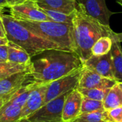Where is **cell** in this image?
Segmentation results:
<instances>
[{"label": "cell", "mask_w": 122, "mask_h": 122, "mask_svg": "<svg viewBox=\"0 0 122 122\" xmlns=\"http://www.w3.org/2000/svg\"><path fill=\"white\" fill-rule=\"evenodd\" d=\"M113 40L109 36H102L99 38L92 48V55L102 56L108 54L112 49Z\"/></svg>", "instance_id": "cell-22"}, {"label": "cell", "mask_w": 122, "mask_h": 122, "mask_svg": "<svg viewBox=\"0 0 122 122\" xmlns=\"http://www.w3.org/2000/svg\"><path fill=\"white\" fill-rule=\"evenodd\" d=\"M103 104L104 109L107 112L122 107V92L117 84L111 88L104 98Z\"/></svg>", "instance_id": "cell-18"}, {"label": "cell", "mask_w": 122, "mask_h": 122, "mask_svg": "<svg viewBox=\"0 0 122 122\" xmlns=\"http://www.w3.org/2000/svg\"><path fill=\"white\" fill-rule=\"evenodd\" d=\"M0 60L8 61V46L6 45H0Z\"/></svg>", "instance_id": "cell-26"}, {"label": "cell", "mask_w": 122, "mask_h": 122, "mask_svg": "<svg viewBox=\"0 0 122 122\" xmlns=\"http://www.w3.org/2000/svg\"><path fill=\"white\" fill-rule=\"evenodd\" d=\"M1 62H4V61H2L1 60H0V63H1Z\"/></svg>", "instance_id": "cell-37"}, {"label": "cell", "mask_w": 122, "mask_h": 122, "mask_svg": "<svg viewBox=\"0 0 122 122\" xmlns=\"http://www.w3.org/2000/svg\"><path fill=\"white\" fill-rule=\"evenodd\" d=\"M111 89H83L78 88V90L82 94L83 97H86L91 99L97 101H104V98L107 95Z\"/></svg>", "instance_id": "cell-24"}, {"label": "cell", "mask_w": 122, "mask_h": 122, "mask_svg": "<svg viewBox=\"0 0 122 122\" xmlns=\"http://www.w3.org/2000/svg\"><path fill=\"white\" fill-rule=\"evenodd\" d=\"M48 84H36L21 109V119L27 118L44 105Z\"/></svg>", "instance_id": "cell-10"}, {"label": "cell", "mask_w": 122, "mask_h": 122, "mask_svg": "<svg viewBox=\"0 0 122 122\" xmlns=\"http://www.w3.org/2000/svg\"><path fill=\"white\" fill-rule=\"evenodd\" d=\"M18 21L31 32L54 43L61 50L75 52L73 24L59 23L53 21Z\"/></svg>", "instance_id": "cell-4"}, {"label": "cell", "mask_w": 122, "mask_h": 122, "mask_svg": "<svg viewBox=\"0 0 122 122\" xmlns=\"http://www.w3.org/2000/svg\"><path fill=\"white\" fill-rule=\"evenodd\" d=\"M6 30H5V28H4L3 21H2V20L1 19V16H0V37H1V38L6 37Z\"/></svg>", "instance_id": "cell-28"}, {"label": "cell", "mask_w": 122, "mask_h": 122, "mask_svg": "<svg viewBox=\"0 0 122 122\" xmlns=\"http://www.w3.org/2000/svg\"><path fill=\"white\" fill-rule=\"evenodd\" d=\"M113 32L110 26L86 15L77 4L73 20V36L75 53L83 64L92 56V48L95 42L102 36L112 39Z\"/></svg>", "instance_id": "cell-2"}, {"label": "cell", "mask_w": 122, "mask_h": 122, "mask_svg": "<svg viewBox=\"0 0 122 122\" xmlns=\"http://www.w3.org/2000/svg\"><path fill=\"white\" fill-rule=\"evenodd\" d=\"M35 86L36 84H25L20 89L16 91L6 102L16 104L23 107L26 104L30 93L34 89Z\"/></svg>", "instance_id": "cell-19"}, {"label": "cell", "mask_w": 122, "mask_h": 122, "mask_svg": "<svg viewBox=\"0 0 122 122\" xmlns=\"http://www.w3.org/2000/svg\"><path fill=\"white\" fill-rule=\"evenodd\" d=\"M104 104L102 101H97L91 99L86 97H83L81 105V114L92 113L99 111H104Z\"/></svg>", "instance_id": "cell-25"}, {"label": "cell", "mask_w": 122, "mask_h": 122, "mask_svg": "<svg viewBox=\"0 0 122 122\" xmlns=\"http://www.w3.org/2000/svg\"><path fill=\"white\" fill-rule=\"evenodd\" d=\"M19 122H29V121L26 118H22L19 121Z\"/></svg>", "instance_id": "cell-33"}, {"label": "cell", "mask_w": 122, "mask_h": 122, "mask_svg": "<svg viewBox=\"0 0 122 122\" xmlns=\"http://www.w3.org/2000/svg\"><path fill=\"white\" fill-rule=\"evenodd\" d=\"M11 16L16 20L34 21H51L39 8L36 0H26L21 4L9 7Z\"/></svg>", "instance_id": "cell-7"}, {"label": "cell", "mask_w": 122, "mask_h": 122, "mask_svg": "<svg viewBox=\"0 0 122 122\" xmlns=\"http://www.w3.org/2000/svg\"><path fill=\"white\" fill-rule=\"evenodd\" d=\"M38 5L41 7L58 11L66 14L75 11L77 7L76 0H36Z\"/></svg>", "instance_id": "cell-14"}, {"label": "cell", "mask_w": 122, "mask_h": 122, "mask_svg": "<svg viewBox=\"0 0 122 122\" xmlns=\"http://www.w3.org/2000/svg\"><path fill=\"white\" fill-rule=\"evenodd\" d=\"M117 1H118V3H119V4H121L122 6V0H117Z\"/></svg>", "instance_id": "cell-35"}, {"label": "cell", "mask_w": 122, "mask_h": 122, "mask_svg": "<svg viewBox=\"0 0 122 122\" xmlns=\"http://www.w3.org/2000/svg\"><path fill=\"white\" fill-rule=\"evenodd\" d=\"M84 66L104 77L114 79L110 51L102 56L92 55L84 62Z\"/></svg>", "instance_id": "cell-11"}, {"label": "cell", "mask_w": 122, "mask_h": 122, "mask_svg": "<svg viewBox=\"0 0 122 122\" xmlns=\"http://www.w3.org/2000/svg\"><path fill=\"white\" fill-rule=\"evenodd\" d=\"M72 122H113L107 111L81 114Z\"/></svg>", "instance_id": "cell-21"}, {"label": "cell", "mask_w": 122, "mask_h": 122, "mask_svg": "<svg viewBox=\"0 0 122 122\" xmlns=\"http://www.w3.org/2000/svg\"><path fill=\"white\" fill-rule=\"evenodd\" d=\"M117 84H118L119 89H121V91H122V82H117Z\"/></svg>", "instance_id": "cell-34"}, {"label": "cell", "mask_w": 122, "mask_h": 122, "mask_svg": "<svg viewBox=\"0 0 122 122\" xmlns=\"http://www.w3.org/2000/svg\"><path fill=\"white\" fill-rule=\"evenodd\" d=\"M112 39H115L120 43L122 42V33H115L114 31L112 34Z\"/></svg>", "instance_id": "cell-29"}, {"label": "cell", "mask_w": 122, "mask_h": 122, "mask_svg": "<svg viewBox=\"0 0 122 122\" xmlns=\"http://www.w3.org/2000/svg\"><path fill=\"white\" fill-rule=\"evenodd\" d=\"M84 67L76 53L48 49L31 57L26 84H49Z\"/></svg>", "instance_id": "cell-1"}, {"label": "cell", "mask_w": 122, "mask_h": 122, "mask_svg": "<svg viewBox=\"0 0 122 122\" xmlns=\"http://www.w3.org/2000/svg\"><path fill=\"white\" fill-rule=\"evenodd\" d=\"M78 6L88 16L99 21L102 24L109 26V19L114 12L107 6L106 0H76Z\"/></svg>", "instance_id": "cell-8"}, {"label": "cell", "mask_w": 122, "mask_h": 122, "mask_svg": "<svg viewBox=\"0 0 122 122\" xmlns=\"http://www.w3.org/2000/svg\"><path fill=\"white\" fill-rule=\"evenodd\" d=\"M30 64H20L10 61L0 63V79L8 77L14 74L29 70Z\"/></svg>", "instance_id": "cell-20"}, {"label": "cell", "mask_w": 122, "mask_h": 122, "mask_svg": "<svg viewBox=\"0 0 122 122\" xmlns=\"http://www.w3.org/2000/svg\"><path fill=\"white\" fill-rule=\"evenodd\" d=\"M82 101L83 96L78 89L69 93L63 107V122H72L81 114Z\"/></svg>", "instance_id": "cell-12"}, {"label": "cell", "mask_w": 122, "mask_h": 122, "mask_svg": "<svg viewBox=\"0 0 122 122\" xmlns=\"http://www.w3.org/2000/svg\"><path fill=\"white\" fill-rule=\"evenodd\" d=\"M1 13H2V10L0 9V14H1Z\"/></svg>", "instance_id": "cell-36"}, {"label": "cell", "mask_w": 122, "mask_h": 122, "mask_svg": "<svg viewBox=\"0 0 122 122\" xmlns=\"http://www.w3.org/2000/svg\"><path fill=\"white\" fill-rule=\"evenodd\" d=\"M7 46L8 61L20 64H30L31 57L23 48L9 41L7 44Z\"/></svg>", "instance_id": "cell-16"}, {"label": "cell", "mask_w": 122, "mask_h": 122, "mask_svg": "<svg viewBox=\"0 0 122 122\" xmlns=\"http://www.w3.org/2000/svg\"><path fill=\"white\" fill-rule=\"evenodd\" d=\"M117 84V81L114 79L104 77L84 66L78 88L107 89L112 88Z\"/></svg>", "instance_id": "cell-9"}, {"label": "cell", "mask_w": 122, "mask_h": 122, "mask_svg": "<svg viewBox=\"0 0 122 122\" xmlns=\"http://www.w3.org/2000/svg\"><path fill=\"white\" fill-rule=\"evenodd\" d=\"M39 8L53 21L59 22V23H65V24H73L75 11L71 14H66L60 12L58 11H55L53 9H47V8H44L41 6H39Z\"/></svg>", "instance_id": "cell-23"}, {"label": "cell", "mask_w": 122, "mask_h": 122, "mask_svg": "<svg viewBox=\"0 0 122 122\" xmlns=\"http://www.w3.org/2000/svg\"><path fill=\"white\" fill-rule=\"evenodd\" d=\"M9 99V97H0V109L4 106V104Z\"/></svg>", "instance_id": "cell-30"}, {"label": "cell", "mask_w": 122, "mask_h": 122, "mask_svg": "<svg viewBox=\"0 0 122 122\" xmlns=\"http://www.w3.org/2000/svg\"><path fill=\"white\" fill-rule=\"evenodd\" d=\"M110 51L114 80L117 82H122V48L121 43L115 39Z\"/></svg>", "instance_id": "cell-15"}, {"label": "cell", "mask_w": 122, "mask_h": 122, "mask_svg": "<svg viewBox=\"0 0 122 122\" xmlns=\"http://www.w3.org/2000/svg\"><path fill=\"white\" fill-rule=\"evenodd\" d=\"M0 16L3 21L6 34V37L8 40L23 48L31 57L48 49L61 50L54 43L31 32L12 16L1 13Z\"/></svg>", "instance_id": "cell-3"}, {"label": "cell", "mask_w": 122, "mask_h": 122, "mask_svg": "<svg viewBox=\"0 0 122 122\" xmlns=\"http://www.w3.org/2000/svg\"><path fill=\"white\" fill-rule=\"evenodd\" d=\"M25 1H26V0H6L9 8L11 6H13L17 5V4H21Z\"/></svg>", "instance_id": "cell-27"}, {"label": "cell", "mask_w": 122, "mask_h": 122, "mask_svg": "<svg viewBox=\"0 0 122 122\" xmlns=\"http://www.w3.org/2000/svg\"><path fill=\"white\" fill-rule=\"evenodd\" d=\"M9 43V40L6 37H0V45H6Z\"/></svg>", "instance_id": "cell-32"}, {"label": "cell", "mask_w": 122, "mask_h": 122, "mask_svg": "<svg viewBox=\"0 0 122 122\" xmlns=\"http://www.w3.org/2000/svg\"><path fill=\"white\" fill-rule=\"evenodd\" d=\"M6 7H8V5L6 0H0V9L3 11V9Z\"/></svg>", "instance_id": "cell-31"}, {"label": "cell", "mask_w": 122, "mask_h": 122, "mask_svg": "<svg viewBox=\"0 0 122 122\" xmlns=\"http://www.w3.org/2000/svg\"><path fill=\"white\" fill-rule=\"evenodd\" d=\"M68 94H64L47 102L26 119L29 122H63V107Z\"/></svg>", "instance_id": "cell-6"}, {"label": "cell", "mask_w": 122, "mask_h": 122, "mask_svg": "<svg viewBox=\"0 0 122 122\" xmlns=\"http://www.w3.org/2000/svg\"><path fill=\"white\" fill-rule=\"evenodd\" d=\"M22 107L6 102L0 109V122H19L21 119Z\"/></svg>", "instance_id": "cell-17"}, {"label": "cell", "mask_w": 122, "mask_h": 122, "mask_svg": "<svg viewBox=\"0 0 122 122\" xmlns=\"http://www.w3.org/2000/svg\"><path fill=\"white\" fill-rule=\"evenodd\" d=\"M83 69L84 67L49 83L46 92L44 104L64 94L69 93L78 89Z\"/></svg>", "instance_id": "cell-5"}, {"label": "cell", "mask_w": 122, "mask_h": 122, "mask_svg": "<svg viewBox=\"0 0 122 122\" xmlns=\"http://www.w3.org/2000/svg\"><path fill=\"white\" fill-rule=\"evenodd\" d=\"M29 70L14 74L8 77L0 79V97L11 96L23 85L28 79Z\"/></svg>", "instance_id": "cell-13"}]
</instances>
